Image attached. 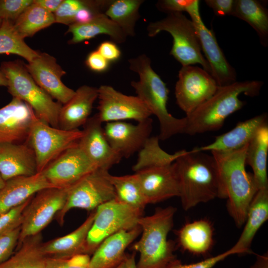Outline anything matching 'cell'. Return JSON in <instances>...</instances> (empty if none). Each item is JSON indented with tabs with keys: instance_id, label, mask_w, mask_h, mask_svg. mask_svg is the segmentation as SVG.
<instances>
[{
	"instance_id": "1f68e13d",
	"label": "cell",
	"mask_w": 268,
	"mask_h": 268,
	"mask_svg": "<svg viewBox=\"0 0 268 268\" xmlns=\"http://www.w3.org/2000/svg\"><path fill=\"white\" fill-rule=\"evenodd\" d=\"M231 15L248 23L256 31L262 45H268V10L258 0H234Z\"/></svg>"
},
{
	"instance_id": "9c48e42d",
	"label": "cell",
	"mask_w": 268,
	"mask_h": 268,
	"mask_svg": "<svg viewBox=\"0 0 268 268\" xmlns=\"http://www.w3.org/2000/svg\"><path fill=\"white\" fill-rule=\"evenodd\" d=\"M109 174V170L98 168L67 188L65 204L55 217L60 225H63L67 213L72 208L93 211L116 198Z\"/></svg>"
},
{
	"instance_id": "e575fe53",
	"label": "cell",
	"mask_w": 268,
	"mask_h": 268,
	"mask_svg": "<svg viewBox=\"0 0 268 268\" xmlns=\"http://www.w3.org/2000/svg\"><path fill=\"white\" fill-rule=\"evenodd\" d=\"M55 23L54 14L36 3L34 0L21 14L13 25L24 39L32 37L39 31Z\"/></svg>"
},
{
	"instance_id": "484cf974",
	"label": "cell",
	"mask_w": 268,
	"mask_h": 268,
	"mask_svg": "<svg viewBox=\"0 0 268 268\" xmlns=\"http://www.w3.org/2000/svg\"><path fill=\"white\" fill-rule=\"evenodd\" d=\"M268 219V188L258 190L248 209L243 231L230 249L235 254H251L257 232Z\"/></svg>"
},
{
	"instance_id": "2e32d148",
	"label": "cell",
	"mask_w": 268,
	"mask_h": 268,
	"mask_svg": "<svg viewBox=\"0 0 268 268\" xmlns=\"http://www.w3.org/2000/svg\"><path fill=\"white\" fill-rule=\"evenodd\" d=\"M190 16L196 28L201 51L210 66V74L218 86H224L237 81L235 68L226 59L213 31L204 25L200 12Z\"/></svg>"
},
{
	"instance_id": "30bf717a",
	"label": "cell",
	"mask_w": 268,
	"mask_h": 268,
	"mask_svg": "<svg viewBox=\"0 0 268 268\" xmlns=\"http://www.w3.org/2000/svg\"><path fill=\"white\" fill-rule=\"evenodd\" d=\"M82 130H64L52 127L37 117L34 120L26 142L33 150L38 172H41L68 148L76 145Z\"/></svg>"
},
{
	"instance_id": "f907efd6",
	"label": "cell",
	"mask_w": 268,
	"mask_h": 268,
	"mask_svg": "<svg viewBox=\"0 0 268 268\" xmlns=\"http://www.w3.org/2000/svg\"><path fill=\"white\" fill-rule=\"evenodd\" d=\"M136 252L133 251L131 254H127L126 258V268H137L135 262Z\"/></svg>"
},
{
	"instance_id": "f5cc1de1",
	"label": "cell",
	"mask_w": 268,
	"mask_h": 268,
	"mask_svg": "<svg viewBox=\"0 0 268 268\" xmlns=\"http://www.w3.org/2000/svg\"><path fill=\"white\" fill-rule=\"evenodd\" d=\"M5 183V181L3 179L0 174V190L3 188Z\"/></svg>"
},
{
	"instance_id": "7bdbcfd3",
	"label": "cell",
	"mask_w": 268,
	"mask_h": 268,
	"mask_svg": "<svg viewBox=\"0 0 268 268\" xmlns=\"http://www.w3.org/2000/svg\"><path fill=\"white\" fill-rule=\"evenodd\" d=\"M235 253L230 249L215 256L205 258L201 261L190 264H184L177 258L171 262L165 268H212L217 264Z\"/></svg>"
},
{
	"instance_id": "ab89813d",
	"label": "cell",
	"mask_w": 268,
	"mask_h": 268,
	"mask_svg": "<svg viewBox=\"0 0 268 268\" xmlns=\"http://www.w3.org/2000/svg\"><path fill=\"white\" fill-rule=\"evenodd\" d=\"M33 1L32 0H0V18L14 23Z\"/></svg>"
},
{
	"instance_id": "4316f807",
	"label": "cell",
	"mask_w": 268,
	"mask_h": 268,
	"mask_svg": "<svg viewBox=\"0 0 268 268\" xmlns=\"http://www.w3.org/2000/svg\"><path fill=\"white\" fill-rule=\"evenodd\" d=\"M179 247L197 256H204L214 244V229L208 219H200L187 222L176 232Z\"/></svg>"
},
{
	"instance_id": "d6a6232c",
	"label": "cell",
	"mask_w": 268,
	"mask_h": 268,
	"mask_svg": "<svg viewBox=\"0 0 268 268\" xmlns=\"http://www.w3.org/2000/svg\"><path fill=\"white\" fill-rule=\"evenodd\" d=\"M143 0H113L105 14L117 24L128 36L135 35V27L140 18L139 9Z\"/></svg>"
},
{
	"instance_id": "d6986e66",
	"label": "cell",
	"mask_w": 268,
	"mask_h": 268,
	"mask_svg": "<svg viewBox=\"0 0 268 268\" xmlns=\"http://www.w3.org/2000/svg\"><path fill=\"white\" fill-rule=\"evenodd\" d=\"M36 117L27 103L13 98L0 108V144L26 141Z\"/></svg>"
},
{
	"instance_id": "60d3db41",
	"label": "cell",
	"mask_w": 268,
	"mask_h": 268,
	"mask_svg": "<svg viewBox=\"0 0 268 268\" xmlns=\"http://www.w3.org/2000/svg\"><path fill=\"white\" fill-rule=\"evenodd\" d=\"M31 199L0 214V234L21 226L23 211Z\"/></svg>"
},
{
	"instance_id": "9a60e30c",
	"label": "cell",
	"mask_w": 268,
	"mask_h": 268,
	"mask_svg": "<svg viewBox=\"0 0 268 268\" xmlns=\"http://www.w3.org/2000/svg\"><path fill=\"white\" fill-rule=\"evenodd\" d=\"M25 65L35 82L57 102L64 105L74 95L75 91L63 82L62 77L66 72L52 56L40 52L37 58Z\"/></svg>"
},
{
	"instance_id": "816d5d0a",
	"label": "cell",
	"mask_w": 268,
	"mask_h": 268,
	"mask_svg": "<svg viewBox=\"0 0 268 268\" xmlns=\"http://www.w3.org/2000/svg\"><path fill=\"white\" fill-rule=\"evenodd\" d=\"M0 86H7V79L1 70L0 68Z\"/></svg>"
},
{
	"instance_id": "7402d4cb",
	"label": "cell",
	"mask_w": 268,
	"mask_h": 268,
	"mask_svg": "<svg viewBox=\"0 0 268 268\" xmlns=\"http://www.w3.org/2000/svg\"><path fill=\"white\" fill-rule=\"evenodd\" d=\"M141 233L139 225L105 239L90 257V268H116L126 258V249Z\"/></svg>"
},
{
	"instance_id": "3957f363",
	"label": "cell",
	"mask_w": 268,
	"mask_h": 268,
	"mask_svg": "<svg viewBox=\"0 0 268 268\" xmlns=\"http://www.w3.org/2000/svg\"><path fill=\"white\" fill-rule=\"evenodd\" d=\"M263 85L262 81L246 80L218 86L211 97L185 117L183 134L192 135L219 130L228 116L245 104L239 96H258Z\"/></svg>"
},
{
	"instance_id": "277c9868",
	"label": "cell",
	"mask_w": 268,
	"mask_h": 268,
	"mask_svg": "<svg viewBox=\"0 0 268 268\" xmlns=\"http://www.w3.org/2000/svg\"><path fill=\"white\" fill-rule=\"evenodd\" d=\"M130 70L137 73L138 81H132L131 86L138 96L158 120L159 139L164 140L178 134H183L185 117H173L167 108L169 89L160 76L153 69L150 59L141 54L129 60Z\"/></svg>"
},
{
	"instance_id": "7dc6e473",
	"label": "cell",
	"mask_w": 268,
	"mask_h": 268,
	"mask_svg": "<svg viewBox=\"0 0 268 268\" xmlns=\"http://www.w3.org/2000/svg\"><path fill=\"white\" fill-rule=\"evenodd\" d=\"M97 50L109 62L118 60L121 56L120 49L116 43L112 41L102 42Z\"/></svg>"
},
{
	"instance_id": "db71d44e",
	"label": "cell",
	"mask_w": 268,
	"mask_h": 268,
	"mask_svg": "<svg viewBox=\"0 0 268 268\" xmlns=\"http://www.w3.org/2000/svg\"><path fill=\"white\" fill-rule=\"evenodd\" d=\"M116 268H126V261L125 260L124 261H123L119 266H118Z\"/></svg>"
},
{
	"instance_id": "681fc988",
	"label": "cell",
	"mask_w": 268,
	"mask_h": 268,
	"mask_svg": "<svg viewBox=\"0 0 268 268\" xmlns=\"http://www.w3.org/2000/svg\"><path fill=\"white\" fill-rule=\"evenodd\" d=\"M250 268H268V253L256 255V260Z\"/></svg>"
},
{
	"instance_id": "6da1fadb",
	"label": "cell",
	"mask_w": 268,
	"mask_h": 268,
	"mask_svg": "<svg viewBox=\"0 0 268 268\" xmlns=\"http://www.w3.org/2000/svg\"><path fill=\"white\" fill-rule=\"evenodd\" d=\"M248 145L230 151L211 152L217 169L219 198L227 199V211L238 228L244 225L249 206L258 190L252 173L246 169Z\"/></svg>"
},
{
	"instance_id": "c3c4849f",
	"label": "cell",
	"mask_w": 268,
	"mask_h": 268,
	"mask_svg": "<svg viewBox=\"0 0 268 268\" xmlns=\"http://www.w3.org/2000/svg\"><path fill=\"white\" fill-rule=\"evenodd\" d=\"M63 0H34V1L50 12L54 13Z\"/></svg>"
},
{
	"instance_id": "8992f818",
	"label": "cell",
	"mask_w": 268,
	"mask_h": 268,
	"mask_svg": "<svg viewBox=\"0 0 268 268\" xmlns=\"http://www.w3.org/2000/svg\"><path fill=\"white\" fill-rule=\"evenodd\" d=\"M0 68L7 79L8 91L13 98L27 103L40 120L59 128L62 104L55 101L35 82L25 64L19 60L4 62Z\"/></svg>"
},
{
	"instance_id": "ffe728a7",
	"label": "cell",
	"mask_w": 268,
	"mask_h": 268,
	"mask_svg": "<svg viewBox=\"0 0 268 268\" xmlns=\"http://www.w3.org/2000/svg\"><path fill=\"white\" fill-rule=\"evenodd\" d=\"M134 173L138 176L147 204L179 197V185L174 162Z\"/></svg>"
},
{
	"instance_id": "e0dca14e",
	"label": "cell",
	"mask_w": 268,
	"mask_h": 268,
	"mask_svg": "<svg viewBox=\"0 0 268 268\" xmlns=\"http://www.w3.org/2000/svg\"><path fill=\"white\" fill-rule=\"evenodd\" d=\"M152 129L151 118L136 125L124 121L108 122L103 128L110 145L122 158L138 152L150 137Z\"/></svg>"
},
{
	"instance_id": "836d02e7",
	"label": "cell",
	"mask_w": 268,
	"mask_h": 268,
	"mask_svg": "<svg viewBox=\"0 0 268 268\" xmlns=\"http://www.w3.org/2000/svg\"><path fill=\"white\" fill-rule=\"evenodd\" d=\"M158 136L149 137L138 151L137 160L133 166L134 172L143 169L163 166L172 164L186 150L170 154L162 149L159 145Z\"/></svg>"
},
{
	"instance_id": "5bb4252c",
	"label": "cell",
	"mask_w": 268,
	"mask_h": 268,
	"mask_svg": "<svg viewBox=\"0 0 268 268\" xmlns=\"http://www.w3.org/2000/svg\"><path fill=\"white\" fill-rule=\"evenodd\" d=\"M97 169L77 143L63 152L41 172L54 187L67 189Z\"/></svg>"
},
{
	"instance_id": "74e56055",
	"label": "cell",
	"mask_w": 268,
	"mask_h": 268,
	"mask_svg": "<svg viewBox=\"0 0 268 268\" xmlns=\"http://www.w3.org/2000/svg\"><path fill=\"white\" fill-rule=\"evenodd\" d=\"M93 0H63L53 13L55 22L69 26L75 22V16L81 9L89 6Z\"/></svg>"
},
{
	"instance_id": "83f0119b",
	"label": "cell",
	"mask_w": 268,
	"mask_h": 268,
	"mask_svg": "<svg viewBox=\"0 0 268 268\" xmlns=\"http://www.w3.org/2000/svg\"><path fill=\"white\" fill-rule=\"evenodd\" d=\"M95 209L76 229L67 235L43 243L42 249L48 256L54 258H69L80 254H86V242L92 224Z\"/></svg>"
},
{
	"instance_id": "d590c367",
	"label": "cell",
	"mask_w": 268,
	"mask_h": 268,
	"mask_svg": "<svg viewBox=\"0 0 268 268\" xmlns=\"http://www.w3.org/2000/svg\"><path fill=\"white\" fill-rule=\"evenodd\" d=\"M116 199L134 208L143 210L147 204L137 174L109 175Z\"/></svg>"
},
{
	"instance_id": "ac0fdd59",
	"label": "cell",
	"mask_w": 268,
	"mask_h": 268,
	"mask_svg": "<svg viewBox=\"0 0 268 268\" xmlns=\"http://www.w3.org/2000/svg\"><path fill=\"white\" fill-rule=\"evenodd\" d=\"M102 124L96 114L89 118L83 125L82 135L77 144L97 168L109 170L123 158L110 145Z\"/></svg>"
},
{
	"instance_id": "cb8c5ba5",
	"label": "cell",
	"mask_w": 268,
	"mask_h": 268,
	"mask_svg": "<svg viewBox=\"0 0 268 268\" xmlns=\"http://www.w3.org/2000/svg\"><path fill=\"white\" fill-rule=\"evenodd\" d=\"M98 96V88L87 85L79 87L75 91L73 96L61 108L59 128L69 131L83 126L89 118Z\"/></svg>"
},
{
	"instance_id": "d4e9b609",
	"label": "cell",
	"mask_w": 268,
	"mask_h": 268,
	"mask_svg": "<svg viewBox=\"0 0 268 268\" xmlns=\"http://www.w3.org/2000/svg\"><path fill=\"white\" fill-rule=\"evenodd\" d=\"M268 115L262 114L238 123L229 132L215 137L211 143L196 147L199 151L226 152L237 150L248 145L258 129L268 123Z\"/></svg>"
},
{
	"instance_id": "7c38bea8",
	"label": "cell",
	"mask_w": 268,
	"mask_h": 268,
	"mask_svg": "<svg viewBox=\"0 0 268 268\" xmlns=\"http://www.w3.org/2000/svg\"><path fill=\"white\" fill-rule=\"evenodd\" d=\"M218 87L211 75L203 68L182 66L175 87L176 103L188 115L211 97Z\"/></svg>"
},
{
	"instance_id": "8d00e7d4",
	"label": "cell",
	"mask_w": 268,
	"mask_h": 268,
	"mask_svg": "<svg viewBox=\"0 0 268 268\" xmlns=\"http://www.w3.org/2000/svg\"><path fill=\"white\" fill-rule=\"evenodd\" d=\"M40 52L31 48L14 28L13 23L3 20L0 27V54H15L28 63L37 58Z\"/></svg>"
},
{
	"instance_id": "603a6c76",
	"label": "cell",
	"mask_w": 268,
	"mask_h": 268,
	"mask_svg": "<svg viewBox=\"0 0 268 268\" xmlns=\"http://www.w3.org/2000/svg\"><path fill=\"white\" fill-rule=\"evenodd\" d=\"M52 187L42 172L6 181L0 190V214L23 203L39 191Z\"/></svg>"
},
{
	"instance_id": "5b68a950",
	"label": "cell",
	"mask_w": 268,
	"mask_h": 268,
	"mask_svg": "<svg viewBox=\"0 0 268 268\" xmlns=\"http://www.w3.org/2000/svg\"><path fill=\"white\" fill-rule=\"evenodd\" d=\"M176 211L172 206L157 207L153 214L139 218L141 237L132 246L139 254L137 268H165L177 258L175 243L168 239Z\"/></svg>"
},
{
	"instance_id": "bcb514c9",
	"label": "cell",
	"mask_w": 268,
	"mask_h": 268,
	"mask_svg": "<svg viewBox=\"0 0 268 268\" xmlns=\"http://www.w3.org/2000/svg\"><path fill=\"white\" fill-rule=\"evenodd\" d=\"M204 2L218 16L231 15L234 0H205Z\"/></svg>"
},
{
	"instance_id": "11a10c76",
	"label": "cell",
	"mask_w": 268,
	"mask_h": 268,
	"mask_svg": "<svg viewBox=\"0 0 268 268\" xmlns=\"http://www.w3.org/2000/svg\"><path fill=\"white\" fill-rule=\"evenodd\" d=\"M2 20L0 18V27L2 24Z\"/></svg>"
},
{
	"instance_id": "f1b7e54d",
	"label": "cell",
	"mask_w": 268,
	"mask_h": 268,
	"mask_svg": "<svg viewBox=\"0 0 268 268\" xmlns=\"http://www.w3.org/2000/svg\"><path fill=\"white\" fill-rule=\"evenodd\" d=\"M67 33L72 34V38L68 41L70 44L79 43L102 34L109 36L112 41L118 44L124 43L127 38L120 27L104 13L96 15L88 22L70 25L66 33Z\"/></svg>"
},
{
	"instance_id": "ba28073f",
	"label": "cell",
	"mask_w": 268,
	"mask_h": 268,
	"mask_svg": "<svg viewBox=\"0 0 268 268\" xmlns=\"http://www.w3.org/2000/svg\"><path fill=\"white\" fill-rule=\"evenodd\" d=\"M143 210L134 208L117 199L102 204L95 209L94 220L86 242V254H93L110 236L138 225Z\"/></svg>"
},
{
	"instance_id": "ee69618b",
	"label": "cell",
	"mask_w": 268,
	"mask_h": 268,
	"mask_svg": "<svg viewBox=\"0 0 268 268\" xmlns=\"http://www.w3.org/2000/svg\"><path fill=\"white\" fill-rule=\"evenodd\" d=\"M21 226L0 234V264L7 260L13 254L18 243Z\"/></svg>"
},
{
	"instance_id": "b9f144b4",
	"label": "cell",
	"mask_w": 268,
	"mask_h": 268,
	"mask_svg": "<svg viewBox=\"0 0 268 268\" xmlns=\"http://www.w3.org/2000/svg\"><path fill=\"white\" fill-rule=\"evenodd\" d=\"M90 257L86 254L64 258L49 257L47 268H90Z\"/></svg>"
},
{
	"instance_id": "8fae6325",
	"label": "cell",
	"mask_w": 268,
	"mask_h": 268,
	"mask_svg": "<svg viewBox=\"0 0 268 268\" xmlns=\"http://www.w3.org/2000/svg\"><path fill=\"white\" fill-rule=\"evenodd\" d=\"M67 197V189L52 187L37 192L23 211L18 243L40 233L62 209Z\"/></svg>"
},
{
	"instance_id": "4dcf8cb0",
	"label": "cell",
	"mask_w": 268,
	"mask_h": 268,
	"mask_svg": "<svg viewBox=\"0 0 268 268\" xmlns=\"http://www.w3.org/2000/svg\"><path fill=\"white\" fill-rule=\"evenodd\" d=\"M43 243L41 233L25 239L0 268H47L49 257L43 251Z\"/></svg>"
},
{
	"instance_id": "f6af8a7d",
	"label": "cell",
	"mask_w": 268,
	"mask_h": 268,
	"mask_svg": "<svg viewBox=\"0 0 268 268\" xmlns=\"http://www.w3.org/2000/svg\"><path fill=\"white\" fill-rule=\"evenodd\" d=\"M85 64L91 70L97 72H102L108 69L110 62L105 59L97 50H95L88 54Z\"/></svg>"
},
{
	"instance_id": "44dd1931",
	"label": "cell",
	"mask_w": 268,
	"mask_h": 268,
	"mask_svg": "<svg viewBox=\"0 0 268 268\" xmlns=\"http://www.w3.org/2000/svg\"><path fill=\"white\" fill-rule=\"evenodd\" d=\"M38 173L34 152L27 142L0 144V174L5 181Z\"/></svg>"
},
{
	"instance_id": "f35d334b",
	"label": "cell",
	"mask_w": 268,
	"mask_h": 268,
	"mask_svg": "<svg viewBox=\"0 0 268 268\" xmlns=\"http://www.w3.org/2000/svg\"><path fill=\"white\" fill-rule=\"evenodd\" d=\"M200 3L198 0H160L156 6L159 11L168 14L186 12L191 16L200 11Z\"/></svg>"
},
{
	"instance_id": "4fadbf2b",
	"label": "cell",
	"mask_w": 268,
	"mask_h": 268,
	"mask_svg": "<svg viewBox=\"0 0 268 268\" xmlns=\"http://www.w3.org/2000/svg\"><path fill=\"white\" fill-rule=\"evenodd\" d=\"M98 112L96 114L102 122L133 120L138 123L149 118L152 114L138 96L125 95L108 85L98 88Z\"/></svg>"
},
{
	"instance_id": "52a82bcc",
	"label": "cell",
	"mask_w": 268,
	"mask_h": 268,
	"mask_svg": "<svg viewBox=\"0 0 268 268\" xmlns=\"http://www.w3.org/2000/svg\"><path fill=\"white\" fill-rule=\"evenodd\" d=\"M146 29L150 37L161 31L168 32L173 38L171 56L182 66L198 64L210 74V66L202 55L195 25L182 13L169 14L160 20L150 22Z\"/></svg>"
},
{
	"instance_id": "7a4b0ae2",
	"label": "cell",
	"mask_w": 268,
	"mask_h": 268,
	"mask_svg": "<svg viewBox=\"0 0 268 268\" xmlns=\"http://www.w3.org/2000/svg\"><path fill=\"white\" fill-rule=\"evenodd\" d=\"M174 165L179 185V197L185 210L219 198L218 172L212 155L196 147L186 150Z\"/></svg>"
},
{
	"instance_id": "f546056e",
	"label": "cell",
	"mask_w": 268,
	"mask_h": 268,
	"mask_svg": "<svg viewBox=\"0 0 268 268\" xmlns=\"http://www.w3.org/2000/svg\"><path fill=\"white\" fill-rule=\"evenodd\" d=\"M268 155V125L261 127L249 143L246 163L252 169L258 190L268 188L267 159Z\"/></svg>"
}]
</instances>
